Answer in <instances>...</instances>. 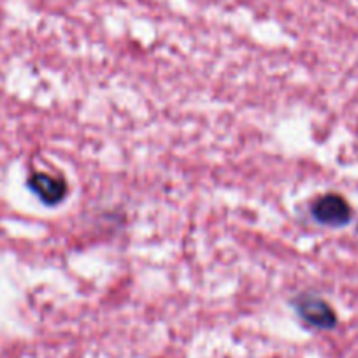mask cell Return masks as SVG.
I'll return each mask as SVG.
<instances>
[{
  "mask_svg": "<svg viewBox=\"0 0 358 358\" xmlns=\"http://www.w3.org/2000/svg\"><path fill=\"white\" fill-rule=\"evenodd\" d=\"M294 306L299 316L315 329L330 330L337 325L336 311L323 299L316 297V295H301V297L295 299Z\"/></svg>",
  "mask_w": 358,
  "mask_h": 358,
  "instance_id": "obj_1",
  "label": "cell"
},
{
  "mask_svg": "<svg viewBox=\"0 0 358 358\" xmlns=\"http://www.w3.org/2000/svg\"><path fill=\"white\" fill-rule=\"evenodd\" d=\"M313 218L327 227H344L353 218L351 206L346 199L337 194H327L320 197L311 208Z\"/></svg>",
  "mask_w": 358,
  "mask_h": 358,
  "instance_id": "obj_2",
  "label": "cell"
},
{
  "mask_svg": "<svg viewBox=\"0 0 358 358\" xmlns=\"http://www.w3.org/2000/svg\"><path fill=\"white\" fill-rule=\"evenodd\" d=\"M29 188L43 204L50 206V208L62 204L69 192V187L64 179L55 178L46 172H36V174L30 176Z\"/></svg>",
  "mask_w": 358,
  "mask_h": 358,
  "instance_id": "obj_3",
  "label": "cell"
}]
</instances>
